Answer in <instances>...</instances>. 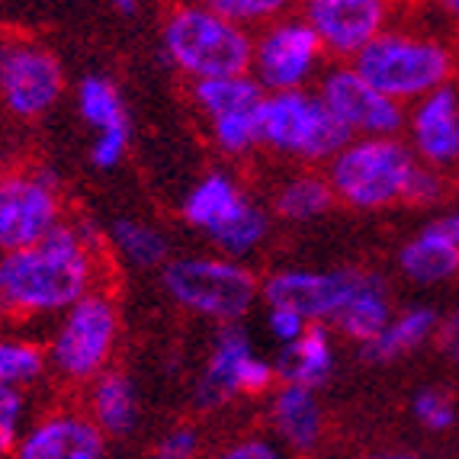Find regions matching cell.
<instances>
[{"instance_id": "cell-9", "label": "cell", "mask_w": 459, "mask_h": 459, "mask_svg": "<svg viewBox=\"0 0 459 459\" xmlns=\"http://www.w3.org/2000/svg\"><path fill=\"white\" fill-rule=\"evenodd\" d=\"M190 97L196 113L206 119L209 142L225 158H247L264 148L261 109L267 91L251 71L190 81Z\"/></svg>"}, {"instance_id": "cell-12", "label": "cell", "mask_w": 459, "mask_h": 459, "mask_svg": "<svg viewBox=\"0 0 459 459\" xmlns=\"http://www.w3.org/2000/svg\"><path fill=\"white\" fill-rule=\"evenodd\" d=\"M65 68L36 39L0 36V103L16 119H39L62 100Z\"/></svg>"}, {"instance_id": "cell-28", "label": "cell", "mask_w": 459, "mask_h": 459, "mask_svg": "<svg viewBox=\"0 0 459 459\" xmlns=\"http://www.w3.org/2000/svg\"><path fill=\"white\" fill-rule=\"evenodd\" d=\"M46 373H48L46 347L36 344L32 337L0 331V385L30 389Z\"/></svg>"}, {"instance_id": "cell-4", "label": "cell", "mask_w": 459, "mask_h": 459, "mask_svg": "<svg viewBox=\"0 0 459 459\" xmlns=\"http://www.w3.org/2000/svg\"><path fill=\"white\" fill-rule=\"evenodd\" d=\"M369 84L398 103H414L434 87L453 81V52L444 39L408 26H385L351 58Z\"/></svg>"}, {"instance_id": "cell-1", "label": "cell", "mask_w": 459, "mask_h": 459, "mask_svg": "<svg viewBox=\"0 0 459 459\" xmlns=\"http://www.w3.org/2000/svg\"><path fill=\"white\" fill-rule=\"evenodd\" d=\"M103 283V254L91 229L62 222L26 247L0 251V322L58 318Z\"/></svg>"}, {"instance_id": "cell-7", "label": "cell", "mask_w": 459, "mask_h": 459, "mask_svg": "<svg viewBox=\"0 0 459 459\" xmlns=\"http://www.w3.org/2000/svg\"><path fill=\"white\" fill-rule=\"evenodd\" d=\"M180 215L190 229L203 231L219 254L245 261L270 235V212L257 206L235 177L225 170L199 177L184 196Z\"/></svg>"}, {"instance_id": "cell-17", "label": "cell", "mask_w": 459, "mask_h": 459, "mask_svg": "<svg viewBox=\"0 0 459 459\" xmlns=\"http://www.w3.org/2000/svg\"><path fill=\"white\" fill-rule=\"evenodd\" d=\"M405 135L421 164L453 170L459 148V87L453 81L408 103Z\"/></svg>"}, {"instance_id": "cell-13", "label": "cell", "mask_w": 459, "mask_h": 459, "mask_svg": "<svg viewBox=\"0 0 459 459\" xmlns=\"http://www.w3.org/2000/svg\"><path fill=\"white\" fill-rule=\"evenodd\" d=\"M318 93L328 103L331 113L341 119L347 132L353 135H402L405 132L408 107L392 100L379 87H373L367 77L357 71L353 62L337 58L331 68L318 74Z\"/></svg>"}, {"instance_id": "cell-32", "label": "cell", "mask_w": 459, "mask_h": 459, "mask_svg": "<svg viewBox=\"0 0 459 459\" xmlns=\"http://www.w3.org/2000/svg\"><path fill=\"white\" fill-rule=\"evenodd\" d=\"M444 193H446V170L430 168V164H418L411 186H408L405 206H434V203L444 199Z\"/></svg>"}, {"instance_id": "cell-33", "label": "cell", "mask_w": 459, "mask_h": 459, "mask_svg": "<svg viewBox=\"0 0 459 459\" xmlns=\"http://www.w3.org/2000/svg\"><path fill=\"white\" fill-rule=\"evenodd\" d=\"M308 318L306 315H299L296 308L290 306H267V331L270 337H273L276 344L283 347V344H292L302 331L308 328Z\"/></svg>"}, {"instance_id": "cell-5", "label": "cell", "mask_w": 459, "mask_h": 459, "mask_svg": "<svg viewBox=\"0 0 459 459\" xmlns=\"http://www.w3.org/2000/svg\"><path fill=\"white\" fill-rule=\"evenodd\" d=\"M116 347H119V306L100 286L58 315V325L46 347L48 373L65 385H87L113 367Z\"/></svg>"}, {"instance_id": "cell-16", "label": "cell", "mask_w": 459, "mask_h": 459, "mask_svg": "<svg viewBox=\"0 0 459 459\" xmlns=\"http://www.w3.org/2000/svg\"><path fill=\"white\" fill-rule=\"evenodd\" d=\"M109 437L81 408H52L26 424L16 456L20 459H103Z\"/></svg>"}, {"instance_id": "cell-25", "label": "cell", "mask_w": 459, "mask_h": 459, "mask_svg": "<svg viewBox=\"0 0 459 459\" xmlns=\"http://www.w3.org/2000/svg\"><path fill=\"white\" fill-rule=\"evenodd\" d=\"M337 196L331 190L328 174H315V170H302V174L290 177L280 190L273 193V212L283 219V222L306 225L315 219H325V215L334 209Z\"/></svg>"}, {"instance_id": "cell-3", "label": "cell", "mask_w": 459, "mask_h": 459, "mask_svg": "<svg viewBox=\"0 0 459 459\" xmlns=\"http://www.w3.org/2000/svg\"><path fill=\"white\" fill-rule=\"evenodd\" d=\"M411 145L398 135H353L325 164L337 203L357 212L405 206L418 170Z\"/></svg>"}, {"instance_id": "cell-36", "label": "cell", "mask_w": 459, "mask_h": 459, "mask_svg": "<svg viewBox=\"0 0 459 459\" xmlns=\"http://www.w3.org/2000/svg\"><path fill=\"white\" fill-rule=\"evenodd\" d=\"M434 4L446 23H450L453 30H459V0H434Z\"/></svg>"}, {"instance_id": "cell-35", "label": "cell", "mask_w": 459, "mask_h": 459, "mask_svg": "<svg viewBox=\"0 0 459 459\" xmlns=\"http://www.w3.org/2000/svg\"><path fill=\"white\" fill-rule=\"evenodd\" d=\"M225 456L229 459H276L280 456V450H276L273 444H270L267 437H241V440H235V444L225 450Z\"/></svg>"}, {"instance_id": "cell-23", "label": "cell", "mask_w": 459, "mask_h": 459, "mask_svg": "<svg viewBox=\"0 0 459 459\" xmlns=\"http://www.w3.org/2000/svg\"><path fill=\"white\" fill-rule=\"evenodd\" d=\"M398 270L418 286L444 283L459 273V241L434 219L428 229H421L411 241L402 245Z\"/></svg>"}, {"instance_id": "cell-39", "label": "cell", "mask_w": 459, "mask_h": 459, "mask_svg": "<svg viewBox=\"0 0 459 459\" xmlns=\"http://www.w3.org/2000/svg\"><path fill=\"white\" fill-rule=\"evenodd\" d=\"M453 170H456V177H459V148H456V164H453Z\"/></svg>"}, {"instance_id": "cell-27", "label": "cell", "mask_w": 459, "mask_h": 459, "mask_svg": "<svg viewBox=\"0 0 459 459\" xmlns=\"http://www.w3.org/2000/svg\"><path fill=\"white\" fill-rule=\"evenodd\" d=\"M109 247L132 270H154L168 264V238L154 225L135 222V219H119L113 225Z\"/></svg>"}, {"instance_id": "cell-6", "label": "cell", "mask_w": 459, "mask_h": 459, "mask_svg": "<svg viewBox=\"0 0 459 459\" xmlns=\"http://www.w3.org/2000/svg\"><path fill=\"white\" fill-rule=\"evenodd\" d=\"M164 290L177 306L219 325L241 322L261 299L257 276L229 254H190L164 264Z\"/></svg>"}, {"instance_id": "cell-15", "label": "cell", "mask_w": 459, "mask_h": 459, "mask_svg": "<svg viewBox=\"0 0 459 459\" xmlns=\"http://www.w3.org/2000/svg\"><path fill=\"white\" fill-rule=\"evenodd\" d=\"M299 13L328 55L351 62L395 16V0H299Z\"/></svg>"}, {"instance_id": "cell-11", "label": "cell", "mask_w": 459, "mask_h": 459, "mask_svg": "<svg viewBox=\"0 0 459 459\" xmlns=\"http://www.w3.org/2000/svg\"><path fill=\"white\" fill-rule=\"evenodd\" d=\"M325 58L328 52L322 39L302 13H286L254 30L251 74L261 81L264 91H296V87L315 84Z\"/></svg>"}, {"instance_id": "cell-29", "label": "cell", "mask_w": 459, "mask_h": 459, "mask_svg": "<svg viewBox=\"0 0 459 459\" xmlns=\"http://www.w3.org/2000/svg\"><path fill=\"white\" fill-rule=\"evenodd\" d=\"M203 4L247 30H261L270 20H280L292 13V7H299V0H203Z\"/></svg>"}, {"instance_id": "cell-40", "label": "cell", "mask_w": 459, "mask_h": 459, "mask_svg": "<svg viewBox=\"0 0 459 459\" xmlns=\"http://www.w3.org/2000/svg\"><path fill=\"white\" fill-rule=\"evenodd\" d=\"M4 177H7V174H4V168H0V186H4Z\"/></svg>"}, {"instance_id": "cell-24", "label": "cell", "mask_w": 459, "mask_h": 459, "mask_svg": "<svg viewBox=\"0 0 459 459\" xmlns=\"http://www.w3.org/2000/svg\"><path fill=\"white\" fill-rule=\"evenodd\" d=\"M334 367H337L334 337H331L328 325L322 322H312L292 344H283L280 360H276L280 379L308 385V389H322L331 379V373H334Z\"/></svg>"}, {"instance_id": "cell-37", "label": "cell", "mask_w": 459, "mask_h": 459, "mask_svg": "<svg viewBox=\"0 0 459 459\" xmlns=\"http://www.w3.org/2000/svg\"><path fill=\"white\" fill-rule=\"evenodd\" d=\"M437 222L444 225V229L450 231V235H453V238H456V241H459V209H453V212L440 215V219H437Z\"/></svg>"}, {"instance_id": "cell-26", "label": "cell", "mask_w": 459, "mask_h": 459, "mask_svg": "<svg viewBox=\"0 0 459 459\" xmlns=\"http://www.w3.org/2000/svg\"><path fill=\"white\" fill-rule=\"evenodd\" d=\"M77 113L87 126L93 129V135H103V132H123L132 129V119L126 113L123 93L119 87L103 74H87L74 93Z\"/></svg>"}, {"instance_id": "cell-19", "label": "cell", "mask_w": 459, "mask_h": 459, "mask_svg": "<svg viewBox=\"0 0 459 459\" xmlns=\"http://www.w3.org/2000/svg\"><path fill=\"white\" fill-rule=\"evenodd\" d=\"M318 389L299 383H280L270 392V428L276 440L292 453H312L325 437V411L315 395Z\"/></svg>"}, {"instance_id": "cell-38", "label": "cell", "mask_w": 459, "mask_h": 459, "mask_svg": "<svg viewBox=\"0 0 459 459\" xmlns=\"http://www.w3.org/2000/svg\"><path fill=\"white\" fill-rule=\"evenodd\" d=\"M113 4L123 10V13H135L138 10V0H113Z\"/></svg>"}, {"instance_id": "cell-22", "label": "cell", "mask_w": 459, "mask_h": 459, "mask_svg": "<svg viewBox=\"0 0 459 459\" xmlns=\"http://www.w3.org/2000/svg\"><path fill=\"white\" fill-rule=\"evenodd\" d=\"M440 331V315L430 306H411L402 312H392V318L385 322V328L376 337H369L367 344H360V353L367 363L385 367L395 363L408 353L421 351L430 337Z\"/></svg>"}, {"instance_id": "cell-34", "label": "cell", "mask_w": 459, "mask_h": 459, "mask_svg": "<svg viewBox=\"0 0 459 459\" xmlns=\"http://www.w3.org/2000/svg\"><path fill=\"white\" fill-rule=\"evenodd\" d=\"M203 446V437L193 424H177L158 440V456L161 459H193Z\"/></svg>"}, {"instance_id": "cell-20", "label": "cell", "mask_w": 459, "mask_h": 459, "mask_svg": "<svg viewBox=\"0 0 459 459\" xmlns=\"http://www.w3.org/2000/svg\"><path fill=\"white\" fill-rule=\"evenodd\" d=\"M389 318H392V299L385 280L379 273H369V270H357L351 290H347L344 306L337 308L331 328L337 334H344L347 341L367 344L369 337H376L385 328Z\"/></svg>"}, {"instance_id": "cell-2", "label": "cell", "mask_w": 459, "mask_h": 459, "mask_svg": "<svg viewBox=\"0 0 459 459\" xmlns=\"http://www.w3.org/2000/svg\"><path fill=\"white\" fill-rule=\"evenodd\" d=\"M164 58L186 81L251 71L254 30L235 23L203 0H180L164 16Z\"/></svg>"}, {"instance_id": "cell-21", "label": "cell", "mask_w": 459, "mask_h": 459, "mask_svg": "<svg viewBox=\"0 0 459 459\" xmlns=\"http://www.w3.org/2000/svg\"><path fill=\"white\" fill-rule=\"evenodd\" d=\"M84 411L93 418L109 440L129 437L138 428V392L135 383L119 369H107L84 385Z\"/></svg>"}, {"instance_id": "cell-10", "label": "cell", "mask_w": 459, "mask_h": 459, "mask_svg": "<svg viewBox=\"0 0 459 459\" xmlns=\"http://www.w3.org/2000/svg\"><path fill=\"white\" fill-rule=\"evenodd\" d=\"M276 383H280L276 363L254 351L251 334L241 328V322L222 325L196 383V405L215 411L235 398L270 395Z\"/></svg>"}, {"instance_id": "cell-31", "label": "cell", "mask_w": 459, "mask_h": 459, "mask_svg": "<svg viewBox=\"0 0 459 459\" xmlns=\"http://www.w3.org/2000/svg\"><path fill=\"white\" fill-rule=\"evenodd\" d=\"M411 411L418 418V424L424 430H430V434H444V430H450L456 424V405H453L450 392L434 389V385L421 389L411 398Z\"/></svg>"}, {"instance_id": "cell-18", "label": "cell", "mask_w": 459, "mask_h": 459, "mask_svg": "<svg viewBox=\"0 0 459 459\" xmlns=\"http://www.w3.org/2000/svg\"><path fill=\"white\" fill-rule=\"evenodd\" d=\"M357 267L341 270H276L261 280L264 306H290L308 322H322L331 328L337 308L344 306L347 290Z\"/></svg>"}, {"instance_id": "cell-8", "label": "cell", "mask_w": 459, "mask_h": 459, "mask_svg": "<svg viewBox=\"0 0 459 459\" xmlns=\"http://www.w3.org/2000/svg\"><path fill=\"white\" fill-rule=\"evenodd\" d=\"M264 148L302 164H328L351 132L341 126L318 91H267L261 109Z\"/></svg>"}, {"instance_id": "cell-14", "label": "cell", "mask_w": 459, "mask_h": 459, "mask_svg": "<svg viewBox=\"0 0 459 459\" xmlns=\"http://www.w3.org/2000/svg\"><path fill=\"white\" fill-rule=\"evenodd\" d=\"M65 222L62 186L52 170H13L0 186V251L26 247Z\"/></svg>"}, {"instance_id": "cell-30", "label": "cell", "mask_w": 459, "mask_h": 459, "mask_svg": "<svg viewBox=\"0 0 459 459\" xmlns=\"http://www.w3.org/2000/svg\"><path fill=\"white\" fill-rule=\"evenodd\" d=\"M26 389L16 385H0V456H10L20 446L26 424H30V402Z\"/></svg>"}]
</instances>
